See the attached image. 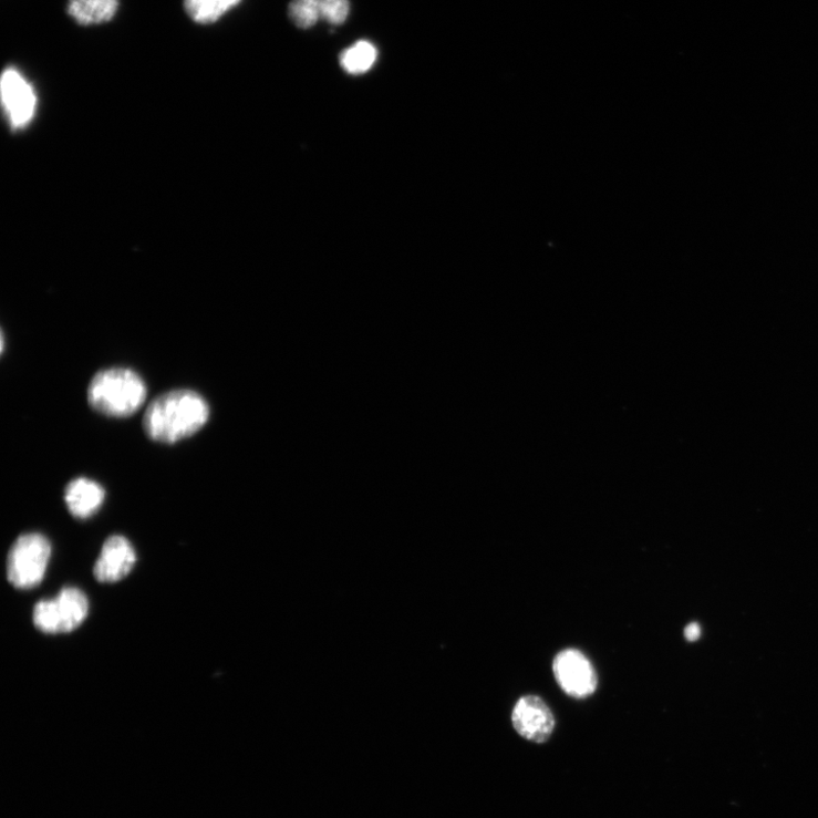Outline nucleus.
<instances>
[{
    "label": "nucleus",
    "instance_id": "14",
    "mask_svg": "<svg viewBox=\"0 0 818 818\" xmlns=\"http://www.w3.org/2000/svg\"><path fill=\"white\" fill-rule=\"evenodd\" d=\"M321 19L339 25L348 20L351 11L350 0H320Z\"/></svg>",
    "mask_w": 818,
    "mask_h": 818
},
{
    "label": "nucleus",
    "instance_id": "2",
    "mask_svg": "<svg viewBox=\"0 0 818 818\" xmlns=\"http://www.w3.org/2000/svg\"><path fill=\"white\" fill-rule=\"evenodd\" d=\"M147 398V386L135 371L113 367L99 372L89 387V401L97 412L111 417H127L139 411Z\"/></svg>",
    "mask_w": 818,
    "mask_h": 818
},
{
    "label": "nucleus",
    "instance_id": "8",
    "mask_svg": "<svg viewBox=\"0 0 818 818\" xmlns=\"http://www.w3.org/2000/svg\"><path fill=\"white\" fill-rule=\"evenodd\" d=\"M136 561V551L131 541L123 536H112L103 546L94 576L100 582H117L132 572Z\"/></svg>",
    "mask_w": 818,
    "mask_h": 818
},
{
    "label": "nucleus",
    "instance_id": "7",
    "mask_svg": "<svg viewBox=\"0 0 818 818\" xmlns=\"http://www.w3.org/2000/svg\"><path fill=\"white\" fill-rule=\"evenodd\" d=\"M2 100L9 118L14 126H24L34 116L35 93L28 80L14 68H9L3 73Z\"/></svg>",
    "mask_w": 818,
    "mask_h": 818
},
{
    "label": "nucleus",
    "instance_id": "5",
    "mask_svg": "<svg viewBox=\"0 0 818 818\" xmlns=\"http://www.w3.org/2000/svg\"><path fill=\"white\" fill-rule=\"evenodd\" d=\"M552 670L557 683L570 697L586 700L594 694L597 673L580 651L569 649L559 653L553 660Z\"/></svg>",
    "mask_w": 818,
    "mask_h": 818
},
{
    "label": "nucleus",
    "instance_id": "12",
    "mask_svg": "<svg viewBox=\"0 0 818 818\" xmlns=\"http://www.w3.org/2000/svg\"><path fill=\"white\" fill-rule=\"evenodd\" d=\"M377 59V51L372 42L358 41L352 48L340 55V64L351 74H362L372 69Z\"/></svg>",
    "mask_w": 818,
    "mask_h": 818
},
{
    "label": "nucleus",
    "instance_id": "1",
    "mask_svg": "<svg viewBox=\"0 0 818 818\" xmlns=\"http://www.w3.org/2000/svg\"><path fill=\"white\" fill-rule=\"evenodd\" d=\"M209 406L194 391H172L158 396L147 407L143 425L154 442L176 444L194 436L208 422Z\"/></svg>",
    "mask_w": 818,
    "mask_h": 818
},
{
    "label": "nucleus",
    "instance_id": "15",
    "mask_svg": "<svg viewBox=\"0 0 818 818\" xmlns=\"http://www.w3.org/2000/svg\"><path fill=\"white\" fill-rule=\"evenodd\" d=\"M702 629L698 623H691L684 630V636L687 641L694 642L701 638Z\"/></svg>",
    "mask_w": 818,
    "mask_h": 818
},
{
    "label": "nucleus",
    "instance_id": "13",
    "mask_svg": "<svg viewBox=\"0 0 818 818\" xmlns=\"http://www.w3.org/2000/svg\"><path fill=\"white\" fill-rule=\"evenodd\" d=\"M289 15L298 28H312L321 19L320 0H291Z\"/></svg>",
    "mask_w": 818,
    "mask_h": 818
},
{
    "label": "nucleus",
    "instance_id": "4",
    "mask_svg": "<svg viewBox=\"0 0 818 818\" xmlns=\"http://www.w3.org/2000/svg\"><path fill=\"white\" fill-rule=\"evenodd\" d=\"M89 612L87 597L79 589L64 588L56 598L38 602L33 622L45 633H68L80 627Z\"/></svg>",
    "mask_w": 818,
    "mask_h": 818
},
{
    "label": "nucleus",
    "instance_id": "3",
    "mask_svg": "<svg viewBox=\"0 0 818 818\" xmlns=\"http://www.w3.org/2000/svg\"><path fill=\"white\" fill-rule=\"evenodd\" d=\"M52 546L45 536L27 534L13 543L8 559V578L18 589L37 587L46 574Z\"/></svg>",
    "mask_w": 818,
    "mask_h": 818
},
{
    "label": "nucleus",
    "instance_id": "6",
    "mask_svg": "<svg viewBox=\"0 0 818 818\" xmlns=\"http://www.w3.org/2000/svg\"><path fill=\"white\" fill-rule=\"evenodd\" d=\"M511 722L518 734L535 744L547 743L555 729V716L538 696L528 695L515 704Z\"/></svg>",
    "mask_w": 818,
    "mask_h": 818
},
{
    "label": "nucleus",
    "instance_id": "9",
    "mask_svg": "<svg viewBox=\"0 0 818 818\" xmlns=\"http://www.w3.org/2000/svg\"><path fill=\"white\" fill-rule=\"evenodd\" d=\"M105 500L104 488L94 480L77 478L65 489V503L70 512L77 519H89L95 515Z\"/></svg>",
    "mask_w": 818,
    "mask_h": 818
},
{
    "label": "nucleus",
    "instance_id": "11",
    "mask_svg": "<svg viewBox=\"0 0 818 818\" xmlns=\"http://www.w3.org/2000/svg\"><path fill=\"white\" fill-rule=\"evenodd\" d=\"M240 3L241 0H185V9L196 23L211 24Z\"/></svg>",
    "mask_w": 818,
    "mask_h": 818
},
{
    "label": "nucleus",
    "instance_id": "10",
    "mask_svg": "<svg viewBox=\"0 0 818 818\" xmlns=\"http://www.w3.org/2000/svg\"><path fill=\"white\" fill-rule=\"evenodd\" d=\"M118 7V0H69L68 13L80 25H97L110 22Z\"/></svg>",
    "mask_w": 818,
    "mask_h": 818
}]
</instances>
